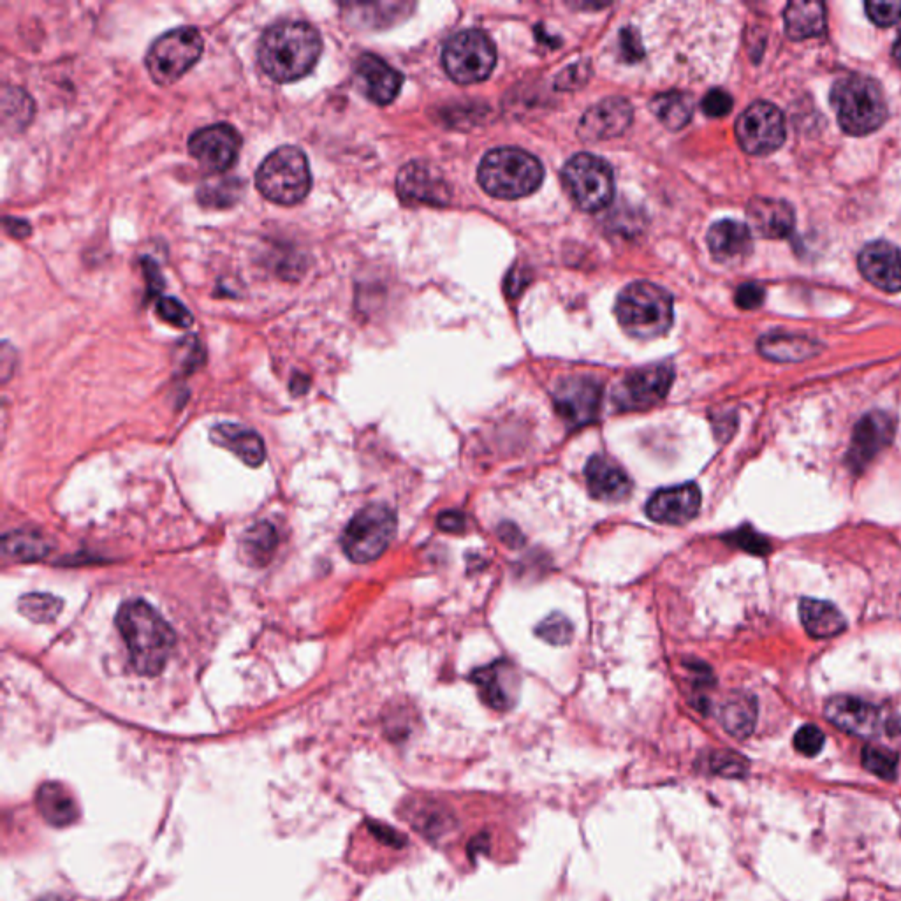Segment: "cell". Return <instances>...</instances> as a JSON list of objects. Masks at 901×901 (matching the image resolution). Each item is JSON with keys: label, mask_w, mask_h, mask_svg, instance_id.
<instances>
[{"label": "cell", "mask_w": 901, "mask_h": 901, "mask_svg": "<svg viewBox=\"0 0 901 901\" xmlns=\"http://www.w3.org/2000/svg\"><path fill=\"white\" fill-rule=\"evenodd\" d=\"M601 402V382L592 377L564 379L553 393L555 411L571 428L594 423L599 418Z\"/></svg>", "instance_id": "13"}, {"label": "cell", "mask_w": 901, "mask_h": 901, "mask_svg": "<svg viewBox=\"0 0 901 901\" xmlns=\"http://www.w3.org/2000/svg\"><path fill=\"white\" fill-rule=\"evenodd\" d=\"M718 720L731 736L738 740H745L754 733L755 722H757L755 697L743 694V692L727 697L718 710Z\"/></svg>", "instance_id": "30"}, {"label": "cell", "mask_w": 901, "mask_h": 901, "mask_svg": "<svg viewBox=\"0 0 901 901\" xmlns=\"http://www.w3.org/2000/svg\"><path fill=\"white\" fill-rule=\"evenodd\" d=\"M764 296H766V293H764V289L759 284L748 282V284H743L736 291V305L743 308V310H755V308L761 307L762 303H764Z\"/></svg>", "instance_id": "46"}, {"label": "cell", "mask_w": 901, "mask_h": 901, "mask_svg": "<svg viewBox=\"0 0 901 901\" xmlns=\"http://www.w3.org/2000/svg\"><path fill=\"white\" fill-rule=\"evenodd\" d=\"M673 379V368L667 365L639 368L618 382L613 403L618 411H646L666 398Z\"/></svg>", "instance_id": "12"}, {"label": "cell", "mask_w": 901, "mask_h": 901, "mask_svg": "<svg viewBox=\"0 0 901 901\" xmlns=\"http://www.w3.org/2000/svg\"><path fill=\"white\" fill-rule=\"evenodd\" d=\"M831 106L843 131L865 136L886 122L887 103L877 81L863 74H849L831 88Z\"/></svg>", "instance_id": "4"}, {"label": "cell", "mask_w": 901, "mask_h": 901, "mask_svg": "<svg viewBox=\"0 0 901 901\" xmlns=\"http://www.w3.org/2000/svg\"><path fill=\"white\" fill-rule=\"evenodd\" d=\"M242 148V136L229 124H215L194 132L189 152L203 168L224 173L235 166Z\"/></svg>", "instance_id": "15"}, {"label": "cell", "mask_w": 901, "mask_h": 901, "mask_svg": "<svg viewBox=\"0 0 901 901\" xmlns=\"http://www.w3.org/2000/svg\"><path fill=\"white\" fill-rule=\"evenodd\" d=\"M535 634L543 641H546V643H550V645L565 646L572 641L574 627L569 622V618H565L560 613H555V615L548 616L544 622L537 625Z\"/></svg>", "instance_id": "39"}, {"label": "cell", "mask_w": 901, "mask_h": 901, "mask_svg": "<svg viewBox=\"0 0 901 901\" xmlns=\"http://www.w3.org/2000/svg\"><path fill=\"white\" fill-rule=\"evenodd\" d=\"M6 229L16 238H25V236L30 235L29 224L23 222V220L9 219L8 217L6 219Z\"/></svg>", "instance_id": "51"}, {"label": "cell", "mask_w": 901, "mask_h": 901, "mask_svg": "<svg viewBox=\"0 0 901 901\" xmlns=\"http://www.w3.org/2000/svg\"><path fill=\"white\" fill-rule=\"evenodd\" d=\"M205 41L198 29L180 27L157 37L147 53L148 73L162 87L173 85L203 55Z\"/></svg>", "instance_id": "7"}, {"label": "cell", "mask_w": 901, "mask_h": 901, "mask_svg": "<svg viewBox=\"0 0 901 901\" xmlns=\"http://www.w3.org/2000/svg\"><path fill=\"white\" fill-rule=\"evenodd\" d=\"M213 444L226 447L231 453H235L243 463L250 467H259L266 458V449L259 433L235 423H220L213 426L210 432Z\"/></svg>", "instance_id": "26"}, {"label": "cell", "mask_w": 901, "mask_h": 901, "mask_svg": "<svg viewBox=\"0 0 901 901\" xmlns=\"http://www.w3.org/2000/svg\"><path fill=\"white\" fill-rule=\"evenodd\" d=\"M36 805L44 821L55 828H66L78 821L80 808L76 805L73 794L62 784L48 782L37 791Z\"/></svg>", "instance_id": "27"}, {"label": "cell", "mask_w": 901, "mask_h": 901, "mask_svg": "<svg viewBox=\"0 0 901 901\" xmlns=\"http://www.w3.org/2000/svg\"><path fill=\"white\" fill-rule=\"evenodd\" d=\"M784 22L787 36L794 41L821 36L826 29V9L822 2L794 0L785 8Z\"/></svg>", "instance_id": "29"}, {"label": "cell", "mask_w": 901, "mask_h": 901, "mask_svg": "<svg viewBox=\"0 0 901 901\" xmlns=\"http://www.w3.org/2000/svg\"><path fill=\"white\" fill-rule=\"evenodd\" d=\"M898 754L882 747H866L863 750V766L866 770L882 778V780H894L898 775Z\"/></svg>", "instance_id": "37"}, {"label": "cell", "mask_w": 901, "mask_h": 901, "mask_svg": "<svg viewBox=\"0 0 901 901\" xmlns=\"http://www.w3.org/2000/svg\"><path fill=\"white\" fill-rule=\"evenodd\" d=\"M372 833L377 838H381L382 842L393 845V847H402L403 843H405V838L402 835H398L395 829L382 826V824H372Z\"/></svg>", "instance_id": "49"}, {"label": "cell", "mask_w": 901, "mask_h": 901, "mask_svg": "<svg viewBox=\"0 0 901 901\" xmlns=\"http://www.w3.org/2000/svg\"><path fill=\"white\" fill-rule=\"evenodd\" d=\"M726 541H729V544H734V546H738L741 550L748 551V553H754V555H766V553H770V543H768V539H764L762 535L754 532L750 527H743L740 530H736L733 534H729L726 537Z\"/></svg>", "instance_id": "41"}, {"label": "cell", "mask_w": 901, "mask_h": 901, "mask_svg": "<svg viewBox=\"0 0 901 901\" xmlns=\"http://www.w3.org/2000/svg\"><path fill=\"white\" fill-rule=\"evenodd\" d=\"M826 718L845 733L872 740L887 729L884 711L859 697L838 696L826 704Z\"/></svg>", "instance_id": "17"}, {"label": "cell", "mask_w": 901, "mask_h": 901, "mask_svg": "<svg viewBox=\"0 0 901 901\" xmlns=\"http://www.w3.org/2000/svg\"><path fill=\"white\" fill-rule=\"evenodd\" d=\"M117 627L140 674L155 676L168 664L176 643L173 627L143 599L125 602L118 609Z\"/></svg>", "instance_id": "2"}, {"label": "cell", "mask_w": 901, "mask_h": 901, "mask_svg": "<svg viewBox=\"0 0 901 901\" xmlns=\"http://www.w3.org/2000/svg\"><path fill=\"white\" fill-rule=\"evenodd\" d=\"M708 249L715 261L722 264L743 263L754 249L750 228L738 220H720L708 231Z\"/></svg>", "instance_id": "24"}, {"label": "cell", "mask_w": 901, "mask_h": 901, "mask_svg": "<svg viewBox=\"0 0 901 901\" xmlns=\"http://www.w3.org/2000/svg\"><path fill=\"white\" fill-rule=\"evenodd\" d=\"M620 48L627 62H636L643 57V48L639 44L638 34L632 29H623L620 34Z\"/></svg>", "instance_id": "47"}, {"label": "cell", "mask_w": 901, "mask_h": 901, "mask_svg": "<svg viewBox=\"0 0 901 901\" xmlns=\"http://www.w3.org/2000/svg\"><path fill=\"white\" fill-rule=\"evenodd\" d=\"M562 182L572 201L585 212H601L615 194V178L608 162L590 154L574 155L562 169Z\"/></svg>", "instance_id": "9"}, {"label": "cell", "mask_w": 901, "mask_h": 901, "mask_svg": "<svg viewBox=\"0 0 901 901\" xmlns=\"http://www.w3.org/2000/svg\"><path fill=\"white\" fill-rule=\"evenodd\" d=\"M615 314L627 335L653 340L666 335L673 324V298L655 284L634 282L618 296Z\"/></svg>", "instance_id": "5"}, {"label": "cell", "mask_w": 901, "mask_h": 901, "mask_svg": "<svg viewBox=\"0 0 901 901\" xmlns=\"http://www.w3.org/2000/svg\"><path fill=\"white\" fill-rule=\"evenodd\" d=\"M4 553L18 560H36L48 553V546L43 539L32 534H11L4 541Z\"/></svg>", "instance_id": "38"}, {"label": "cell", "mask_w": 901, "mask_h": 901, "mask_svg": "<svg viewBox=\"0 0 901 901\" xmlns=\"http://www.w3.org/2000/svg\"><path fill=\"white\" fill-rule=\"evenodd\" d=\"M479 696L490 708L506 711L514 703V687H518V671L507 660H495L470 674Z\"/></svg>", "instance_id": "22"}, {"label": "cell", "mask_w": 901, "mask_h": 901, "mask_svg": "<svg viewBox=\"0 0 901 901\" xmlns=\"http://www.w3.org/2000/svg\"><path fill=\"white\" fill-rule=\"evenodd\" d=\"M279 546V534L268 521H259L243 534L242 553L250 565L263 567L272 560Z\"/></svg>", "instance_id": "33"}, {"label": "cell", "mask_w": 901, "mask_h": 901, "mask_svg": "<svg viewBox=\"0 0 901 901\" xmlns=\"http://www.w3.org/2000/svg\"><path fill=\"white\" fill-rule=\"evenodd\" d=\"M396 534V514L386 504L363 507L344 530L342 548L356 564H368L388 550Z\"/></svg>", "instance_id": "8"}, {"label": "cell", "mask_w": 901, "mask_h": 901, "mask_svg": "<svg viewBox=\"0 0 901 901\" xmlns=\"http://www.w3.org/2000/svg\"><path fill=\"white\" fill-rule=\"evenodd\" d=\"M893 57L894 60H896V64L901 66V32L898 34V37H896V41H894Z\"/></svg>", "instance_id": "52"}, {"label": "cell", "mask_w": 901, "mask_h": 901, "mask_svg": "<svg viewBox=\"0 0 901 901\" xmlns=\"http://www.w3.org/2000/svg\"><path fill=\"white\" fill-rule=\"evenodd\" d=\"M544 169L539 159L520 148H495L484 155L477 178L493 198L520 199L537 191Z\"/></svg>", "instance_id": "3"}, {"label": "cell", "mask_w": 901, "mask_h": 901, "mask_svg": "<svg viewBox=\"0 0 901 901\" xmlns=\"http://www.w3.org/2000/svg\"><path fill=\"white\" fill-rule=\"evenodd\" d=\"M323 53V39L314 25L301 20H284L264 32L257 50L259 66L277 83L305 78L317 66Z\"/></svg>", "instance_id": "1"}, {"label": "cell", "mask_w": 901, "mask_h": 901, "mask_svg": "<svg viewBox=\"0 0 901 901\" xmlns=\"http://www.w3.org/2000/svg\"><path fill=\"white\" fill-rule=\"evenodd\" d=\"M588 491L595 500L622 502L632 491V481L627 472L608 456L594 455L585 469Z\"/></svg>", "instance_id": "23"}, {"label": "cell", "mask_w": 901, "mask_h": 901, "mask_svg": "<svg viewBox=\"0 0 901 901\" xmlns=\"http://www.w3.org/2000/svg\"><path fill=\"white\" fill-rule=\"evenodd\" d=\"M437 527L447 534H462L467 527V520L460 511H446L439 516Z\"/></svg>", "instance_id": "48"}, {"label": "cell", "mask_w": 901, "mask_h": 901, "mask_svg": "<svg viewBox=\"0 0 901 901\" xmlns=\"http://www.w3.org/2000/svg\"><path fill=\"white\" fill-rule=\"evenodd\" d=\"M736 136L747 154H773L784 145V113L766 101L750 104L736 122Z\"/></svg>", "instance_id": "11"}, {"label": "cell", "mask_w": 901, "mask_h": 901, "mask_svg": "<svg viewBox=\"0 0 901 901\" xmlns=\"http://www.w3.org/2000/svg\"><path fill=\"white\" fill-rule=\"evenodd\" d=\"M64 602L50 594L23 595L20 599V613L36 623H50L59 616Z\"/></svg>", "instance_id": "36"}, {"label": "cell", "mask_w": 901, "mask_h": 901, "mask_svg": "<svg viewBox=\"0 0 901 901\" xmlns=\"http://www.w3.org/2000/svg\"><path fill=\"white\" fill-rule=\"evenodd\" d=\"M34 117V103L22 88H2V124L6 131H23Z\"/></svg>", "instance_id": "34"}, {"label": "cell", "mask_w": 901, "mask_h": 901, "mask_svg": "<svg viewBox=\"0 0 901 901\" xmlns=\"http://www.w3.org/2000/svg\"><path fill=\"white\" fill-rule=\"evenodd\" d=\"M396 192L407 205L444 206L451 199V187L439 169L428 162L403 166L396 178Z\"/></svg>", "instance_id": "16"}, {"label": "cell", "mask_w": 901, "mask_h": 901, "mask_svg": "<svg viewBox=\"0 0 901 901\" xmlns=\"http://www.w3.org/2000/svg\"><path fill=\"white\" fill-rule=\"evenodd\" d=\"M824 743H826V736L819 727L815 726H803L794 736V747L799 754L806 755V757H815V755L821 754Z\"/></svg>", "instance_id": "43"}, {"label": "cell", "mask_w": 901, "mask_h": 901, "mask_svg": "<svg viewBox=\"0 0 901 901\" xmlns=\"http://www.w3.org/2000/svg\"><path fill=\"white\" fill-rule=\"evenodd\" d=\"M896 423L891 414L873 411L859 419L850 439L845 463L854 474H861L886 449L894 437Z\"/></svg>", "instance_id": "14"}, {"label": "cell", "mask_w": 901, "mask_h": 901, "mask_svg": "<svg viewBox=\"0 0 901 901\" xmlns=\"http://www.w3.org/2000/svg\"><path fill=\"white\" fill-rule=\"evenodd\" d=\"M799 618L806 632L815 639L835 638L847 629V620L835 604L817 599L799 602Z\"/></svg>", "instance_id": "28"}, {"label": "cell", "mask_w": 901, "mask_h": 901, "mask_svg": "<svg viewBox=\"0 0 901 901\" xmlns=\"http://www.w3.org/2000/svg\"><path fill=\"white\" fill-rule=\"evenodd\" d=\"M499 535L504 543L509 544V546H514V548H518V546L523 544V535H521L520 530L514 527V525H511V523L500 525Z\"/></svg>", "instance_id": "50"}, {"label": "cell", "mask_w": 901, "mask_h": 901, "mask_svg": "<svg viewBox=\"0 0 901 901\" xmlns=\"http://www.w3.org/2000/svg\"><path fill=\"white\" fill-rule=\"evenodd\" d=\"M748 224L755 233L768 240H784L791 235L796 215L787 201L754 198L747 206Z\"/></svg>", "instance_id": "25"}, {"label": "cell", "mask_w": 901, "mask_h": 901, "mask_svg": "<svg viewBox=\"0 0 901 901\" xmlns=\"http://www.w3.org/2000/svg\"><path fill=\"white\" fill-rule=\"evenodd\" d=\"M243 191V182L236 178H226V180H215V182H206L198 191V199L201 205L210 206V208H228L235 205L240 199Z\"/></svg>", "instance_id": "35"}, {"label": "cell", "mask_w": 901, "mask_h": 901, "mask_svg": "<svg viewBox=\"0 0 901 901\" xmlns=\"http://www.w3.org/2000/svg\"><path fill=\"white\" fill-rule=\"evenodd\" d=\"M734 101L731 94H727L722 88H713L706 96H704L703 108L704 113L711 118L726 117L733 110Z\"/></svg>", "instance_id": "45"}, {"label": "cell", "mask_w": 901, "mask_h": 901, "mask_svg": "<svg viewBox=\"0 0 901 901\" xmlns=\"http://www.w3.org/2000/svg\"><path fill=\"white\" fill-rule=\"evenodd\" d=\"M356 83L368 101L386 106L400 94L403 76L377 55L365 53L356 62Z\"/></svg>", "instance_id": "21"}, {"label": "cell", "mask_w": 901, "mask_h": 901, "mask_svg": "<svg viewBox=\"0 0 901 901\" xmlns=\"http://www.w3.org/2000/svg\"><path fill=\"white\" fill-rule=\"evenodd\" d=\"M650 108L669 131H680L692 120L694 99L687 92L671 90L653 97Z\"/></svg>", "instance_id": "32"}, {"label": "cell", "mask_w": 901, "mask_h": 901, "mask_svg": "<svg viewBox=\"0 0 901 901\" xmlns=\"http://www.w3.org/2000/svg\"><path fill=\"white\" fill-rule=\"evenodd\" d=\"M710 770L718 777L741 778L748 773V761L731 750H720L711 754Z\"/></svg>", "instance_id": "40"}, {"label": "cell", "mask_w": 901, "mask_h": 901, "mask_svg": "<svg viewBox=\"0 0 901 901\" xmlns=\"http://www.w3.org/2000/svg\"><path fill=\"white\" fill-rule=\"evenodd\" d=\"M866 13L870 16L875 25L879 27H889L894 23L900 22L901 18V2L893 0V2H866Z\"/></svg>", "instance_id": "44"}, {"label": "cell", "mask_w": 901, "mask_h": 901, "mask_svg": "<svg viewBox=\"0 0 901 901\" xmlns=\"http://www.w3.org/2000/svg\"><path fill=\"white\" fill-rule=\"evenodd\" d=\"M442 64L456 83L472 85L490 76L497 64V50L481 30H463L447 41Z\"/></svg>", "instance_id": "10"}, {"label": "cell", "mask_w": 901, "mask_h": 901, "mask_svg": "<svg viewBox=\"0 0 901 901\" xmlns=\"http://www.w3.org/2000/svg\"><path fill=\"white\" fill-rule=\"evenodd\" d=\"M634 117L632 104L623 97H609L594 104L579 120L578 134L588 143L608 141L622 136Z\"/></svg>", "instance_id": "18"}, {"label": "cell", "mask_w": 901, "mask_h": 901, "mask_svg": "<svg viewBox=\"0 0 901 901\" xmlns=\"http://www.w3.org/2000/svg\"><path fill=\"white\" fill-rule=\"evenodd\" d=\"M699 509L701 490L694 483L678 484L655 491L646 504V514L650 520L674 527L694 520Z\"/></svg>", "instance_id": "19"}, {"label": "cell", "mask_w": 901, "mask_h": 901, "mask_svg": "<svg viewBox=\"0 0 901 901\" xmlns=\"http://www.w3.org/2000/svg\"><path fill=\"white\" fill-rule=\"evenodd\" d=\"M157 314L166 323L178 326V328H189L194 323V317H192L191 312L175 298H162V300H159V303H157Z\"/></svg>", "instance_id": "42"}, {"label": "cell", "mask_w": 901, "mask_h": 901, "mask_svg": "<svg viewBox=\"0 0 901 901\" xmlns=\"http://www.w3.org/2000/svg\"><path fill=\"white\" fill-rule=\"evenodd\" d=\"M256 185L257 191L275 205H298L312 187L307 155L291 145L273 150L257 169Z\"/></svg>", "instance_id": "6"}, {"label": "cell", "mask_w": 901, "mask_h": 901, "mask_svg": "<svg viewBox=\"0 0 901 901\" xmlns=\"http://www.w3.org/2000/svg\"><path fill=\"white\" fill-rule=\"evenodd\" d=\"M821 345L812 338L798 337V335H766L759 340V351L764 358L787 363V361H805L819 354Z\"/></svg>", "instance_id": "31"}, {"label": "cell", "mask_w": 901, "mask_h": 901, "mask_svg": "<svg viewBox=\"0 0 901 901\" xmlns=\"http://www.w3.org/2000/svg\"><path fill=\"white\" fill-rule=\"evenodd\" d=\"M859 272L870 284L886 293L901 291V249L893 243H868L859 252Z\"/></svg>", "instance_id": "20"}]
</instances>
